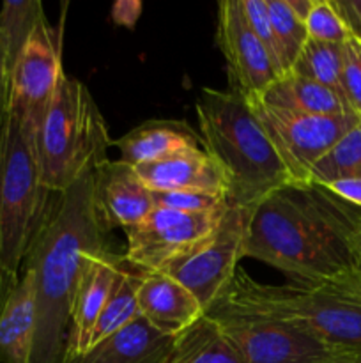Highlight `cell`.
Instances as JSON below:
<instances>
[{
	"instance_id": "6da1fadb",
	"label": "cell",
	"mask_w": 361,
	"mask_h": 363,
	"mask_svg": "<svg viewBox=\"0 0 361 363\" xmlns=\"http://www.w3.org/2000/svg\"><path fill=\"white\" fill-rule=\"evenodd\" d=\"M361 209L317 183H294L248 209L243 255L282 272L289 282H319L353 272Z\"/></svg>"
},
{
	"instance_id": "7a4b0ae2",
	"label": "cell",
	"mask_w": 361,
	"mask_h": 363,
	"mask_svg": "<svg viewBox=\"0 0 361 363\" xmlns=\"http://www.w3.org/2000/svg\"><path fill=\"white\" fill-rule=\"evenodd\" d=\"M92 172L50 202L25 257L23 268L30 269L35 286L30 363L62 362L71 307L85 266L94 255L112 252L110 229L96 206Z\"/></svg>"
},
{
	"instance_id": "3957f363",
	"label": "cell",
	"mask_w": 361,
	"mask_h": 363,
	"mask_svg": "<svg viewBox=\"0 0 361 363\" xmlns=\"http://www.w3.org/2000/svg\"><path fill=\"white\" fill-rule=\"evenodd\" d=\"M195 112L202 145L229 177L230 204L251 209L273 191L296 183L243 96L232 89L205 87Z\"/></svg>"
},
{
	"instance_id": "277c9868",
	"label": "cell",
	"mask_w": 361,
	"mask_h": 363,
	"mask_svg": "<svg viewBox=\"0 0 361 363\" xmlns=\"http://www.w3.org/2000/svg\"><path fill=\"white\" fill-rule=\"evenodd\" d=\"M219 300L285 319L329 346L361 354V273L356 269L319 282L269 286L239 268Z\"/></svg>"
},
{
	"instance_id": "5b68a950",
	"label": "cell",
	"mask_w": 361,
	"mask_h": 363,
	"mask_svg": "<svg viewBox=\"0 0 361 363\" xmlns=\"http://www.w3.org/2000/svg\"><path fill=\"white\" fill-rule=\"evenodd\" d=\"M112 138L94 98L76 78L62 74L35 135L41 183L64 194L106 158Z\"/></svg>"
},
{
	"instance_id": "8992f818",
	"label": "cell",
	"mask_w": 361,
	"mask_h": 363,
	"mask_svg": "<svg viewBox=\"0 0 361 363\" xmlns=\"http://www.w3.org/2000/svg\"><path fill=\"white\" fill-rule=\"evenodd\" d=\"M48 190L39 176L35 140L9 113L0 135V266L20 279L45 220Z\"/></svg>"
},
{
	"instance_id": "52a82bcc",
	"label": "cell",
	"mask_w": 361,
	"mask_h": 363,
	"mask_svg": "<svg viewBox=\"0 0 361 363\" xmlns=\"http://www.w3.org/2000/svg\"><path fill=\"white\" fill-rule=\"evenodd\" d=\"M237 344L246 363H361V354L329 346L285 319L218 300L207 311Z\"/></svg>"
},
{
	"instance_id": "ba28073f",
	"label": "cell",
	"mask_w": 361,
	"mask_h": 363,
	"mask_svg": "<svg viewBox=\"0 0 361 363\" xmlns=\"http://www.w3.org/2000/svg\"><path fill=\"white\" fill-rule=\"evenodd\" d=\"M246 225L248 209L229 202L216 229L159 272L186 287L207 314L239 269Z\"/></svg>"
},
{
	"instance_id": "9c48e42d",
	"label": "cell",
	"mask_w": 361,
	"mask_h": 363,
	"mask_svg": "<svg viewBox=\"0 0 361 363\" xmlns=\"http://www.w3.org/2000/svg\"><path fill=\"white\" fill-rule=\"evenodd\" d=\"M62 74V20L45 16L11 69L9 113L34 140Z\"/></svg>"
},
{
	"instance_id": "30bf717a",
	"label": "cell",
	"mask_w": 361,
	"mask_h": 363,
	"mask_svg": "<svg viewBox=\"0 0 361 363\" xmlns=\"http://www.w3.org/2000/svg\"><path fill=\"white\" fill-rule=\"evenodd\" d=\"M250 106L296 183H310V172L319 160L361 121L356 113L299 116L262 103H250Z\"/></svg>"
},
{
	"instance_id": "8fae6325",
	"label": "cell",
	"mask_w": 361,
	"mask_h": 363,
	"mask_svg": "<svg viewBox=\"0 0 361 363\" xmlns=\"http://www.w3.org/2000/svg\"><path fill=\"white\" fill-rule=\"evenodd\" d=\"M225 209L216 213H184L154 208L140 223L124 230L127 240L124 261L138 272H159L209 236Z\"/></svg>"
},
{
	"instance_id": "7c38bea8",
	"label": "cell",
	"mask_w": 361,
	"mask_h": 363,
	"mask_svg": "<svg viewBox=\"0 0 361 363\" xmlns=\"http://www.w3.org/2000/svg\"><path fill=\"white\" fill-rule=\"evenodd\" d=\"M216 43L225 57L230 89L246 101L260 98L282 74L248 25L241 0L218 4Z\"/></svg>"
},
{
	"instance_id": "4fadbf2b",
	"label": "cell",
	"mask_w": 361,
	"mask_h": 363,
	"mask_svg": "<svg viewBox=\"0 0 361 363\" xmlns=\"http://www.w3.org/2000/svg\"><path fill=\"white\" fill-rule=\"evenodd\" d=\"M94 199L108 229H130L154 209L152 191L134 167L120 160H105L92 172Z\"/></svg>"
},
{
	"instance_id": "5bb4252c",
	"label": "cell",
	"mask_w": 361,
	"mask_h": 363,
	"mask_svg": "<svg viewBox=\"0 0 361 363\" xmlns=\"http://www.w3.org/2000/svg\"><path fill=\"white\" fill-rule=\"evenodd\" d=\"M151 191L229 194V177L205 149H188L165 160L134 167Z\"/></svg>"
},
{
	"instance_id": "9a60e30c",
	"label": "cell",
	"mask_w": 361,
	"mask_h": 363,
	"mask_svg": "<svg viewBox=\"0 0 361 363\" xmlns=\"http://www.w3.org/2000/svg\"><path fill=\"white\" fill-rule=\"evenodd\" d=\"M137 301L142 318L168 337H177L205 314L197 298L163 272H138Z\"/></svg>"
},
{
	"instance_id": "2e32d148",
	"label": "cell",
	"mask_w": 361,
	"mask_h": 363,
	"mask_svg": "<svg viewBox=\"0 0 361 363\" xmlns=\"http://www.w3.org/2000/svg\"><path fill=\"white\" fill-rule=\"evenodd\" d=\"M122 266L124 257H117L113 252H105L88 259L71 307L66 353L84 351Z\"/></svg>"
},
{
	"instance_id": "e0dca14e",
	"label": "cell",
	"mask_w": 361,
	"mask_h": 363,
	"mask_svg": "<svg viewBox=\"0 0 361 363\" xmlns=\"http://www.w3.org/2000/svg\"><path fill=\"white\" fill-rule=\"evenodd\" d=\"M173 337L152 328L142 315L84 353H64L60 363H166Z\"/></svg>"
},
{
	"instance_id": "ac0fdd59",
	"label": "cell",
	"mask_w": 361,
	"mask_h": 363,
	"mask_svg": "<svg viewBox=\"0 0 361 363\" xmlns=\"http://www.w3.org/2000/svg\"><path fill=\"white\" fill-rule=\"evenodd\" d=\"M120 162L131 167L159 162L188 149H204L200 133L186 121L152 119L138 124L124 137L112 140Z\"/></svg>"
},
{
	"instance_id": "d6986e66",
	"label": "cell",
	"mask_w": 361,
	"mask_h": 363,
	"mask_svg": "<svg viewBox=\"0 0 361 363\" xmlns=\"http://www.w3.org/2000/svg\"><path fill=\"white\" fill-rule=\"evenodd\" d=\"M34 335V275L23 268L0 312V363H30Z\"/></svg>"
},
{
	"instance_id": "ffe728a7",
	"label": "cell",
	"mask_w": 361,
	"mask_h": 363,
	"mask_svg": "<svg viewBox=\"0 0 361 363\" xmlns=\"http://www.w3.org/2000/svg\"><path fill=\"white\" fill-rule=\"evenodd\" d=\"M283 112L299 116H345L353 113L342 94L296 73L280 77L255 101Z\"/></svg>"
},
{
	"instance_id": "44dd1931",
	"label": "cell",
	"mask_w": 361,
	"mask_h": 363,
	"mask_svg": "<svg viewBox=\"0 0 361 363\" xmlns=\"http://www.w3.org/2000/svg\"><path fill=\"white\" fill-rule=\"evenodd\" d=\"M166 363H246V360L219 323L204 314L190 328L173 337Z\"/></svg>"
},
{
	"instance_id": "7402d4cb",
	"label": "cell",
	"mask_w": 361,
	"mask_h": 363,
	"mask_svg": "<svg viewBox=\"0 0 361 363\" xmlns=\"http://www.w3.org/2000/svg\"><path fill=\"white\" fill-rule=\"evenodd\" d=\"M137 286L138 272H130L126 268V261H124L122 269L117 275L112 293H110L108 300H106L105 307H103L101 314H99L98 321H96L94 328H92L87 342H85L84 351H87L88 347L110 337L112 333L122 330L124 326H127L140 315L137 301Z\"/></svg>"
},
{
	"instance_id": "603a6c76",
	"label": "cell",
	"mask_w": 361,
	"mask_h": 363,
	"mask_svg": "<svg viewBox=\"0 0 361 363\" xmlns=\"http://www.w3.org/2000/svg\"><path fill=\"white\" fill-rule=\"evenodd\" d=\"M45 16L42 4L38 0H6L2 4L0 35L6 46L9 69H13L18 55Z\"/></svg>"
},
{
	"instance_id": "cb8c5ba5",
	"label": "cell",
	"mask_w": 361,
	"mask_h": 363,
	"mask_svg": "<svg viewBox=\"0 0 361 363\" xmlns=\"http://www.w3.org/2000/svg\"><path fill=\"white\" fill-rule=\"evenodd\" d=\"M342 67L343 45H331V43L306 39L290 71L304 78H310V80L333 89V91L343 96Z\"/></svg>"
},
{
	"instance_id": "d4e9b609",
	"label": "cell",
	"mask_w": 361,
	"mask_h": 363,
	"mask_svg": "<svg viewBox=\"0 0 361 363\" xmlns=\"http://www.w3.org/2000/svg\"><path fill=\"white\" fill-rule=\"evenodd\" d=\"M361 177V121L326 152L310 172V183L326 186L340 179Z\"/></svg>"
},
{
	"instance_id": "484cf974",
	"label": "cell",
	"mask_w": 361,
	"mask_h": 363,
	"mask_svg": "<svg viewBox=\"0 0 361 363\" xmlns=\"http://www.w3.org/2000/svg\"><path fill=\"white\" fill-rule=\"evenodd\" d=\"M265 6L287 74L292 69L297 55L306 43V25L303 18L292 9L289 0H265Z\"/></svg>"
},
{
	"instance_id": "4316f807",
	"label": "cell",
	"mask_w": 361,
	"mask_h": 363,
	"mask_svg": "<svg viewBox=\"0 0 361 363\" xmlns=\"http://www.w3.org/2000/svg\"><path fill=\"white\" fill-rule=\"evenodd\" d=\"M304 25L308 39L331 45H345L356 34L343 4L333 0H314Z\"/></svg>"
},
{
	"instance_id": "83f0119b",
	"label": "cell",
	"mask_w": 361,
	"mask_h": 363,
	"mask_svg": "<svg viewBox=\"0 0 361 363\" xmlns=\"http://www.w3.org/2000/svg\"><path fill=\"white\" fill-rule=\"evenodd\" d=\"M154 208H166L184 213H216L229 206L225 195L198 191H152Z\"/></svg>"
},
{
	"instance_id": "f1b7e54d",
	"label": "cell",
	"mask_w": 361,
	"mask_h": 363,
	"mask_svg": "<svg viewBox=\"0 0 361 363\" xmlns=\"http://www.w3.org/2000/svg\"><path fill=\"white\" fill-rule=\"evenodd\" d=\"M342 92L349 108L361 119V35L357 32L343 45Z\"/></svg>"
},
{
	"instance_id": "f546056e",
	"label": "cell",
	"mask_w": 361,
	"mask_h": 363,
	"mask_svg": "<svg viewBox=\"0 0 361 363\" xmlns=\"http://www.w3.org/2000/svg\"><path fill=\"white\" fill-rule=\"evenodd\" d=\"M241 9H243L244 18H246L248 25L253 30V34L257 35L262 46L268 50L269 57H271L275 66L278 67L280 74L283 77L285 74V67H283L282 53H280L278 43H276L275 30H273L271 18H269L265 0H241Z\"/></svg>"
},
{
	"instance_id": "4dcf8cb0",
	"label": "cell",
	"mask_w": 361,
	"mask_h": 363,
	"mask_svg": "<svg viewBox=\"0 0 361 363\" xmlns=\"http://www.w3.org/2000/svg\"><path fill=\"white\" fill-rule=\"evenodd\" d=\"M9 92H11V69L7 62L6 46L0 35V135L9 116Z\"/></svg>"
},
{
	"instance_id": "1f68e13d",
	"label": "cell",
	"mask_w": 361,
	"mask_h": 363,
	"mask_svg": "<svg viewBox=\"0 0 361 363\" xmlns=\"http://www.w3.org/2000/svg\"><path fill=\"white\" fill-rule=\"evenodd\" d=\"M331 194L340 197L342 201L349 202L354 208L361 209V177H354V179H340L335 183L326 184Z\"/></svg>"
},
{
	"instance_id": "d6a6232c",
	"label": "cell",
	"mask_w": 361,
	"mask_h": 363,
	"mask_svg": "<svg viewBox=\"0 0 361 363\" xmlns=\"http://www.w3.org/2000/svg\"><path fill=\"white\" fill-rule=\"evenodd\" d=\"M142 13V4L140 2H117L112 9L113 20L119 25H126V27H133L137 23V20L140 18Z\"/></svg>"
},
{
	"instance_id": "836d02e7",
	"label": "cell",
	"mask_w": 361,
	"mask_h": 363,
	"mask_svg": "<svg viewBox=\"0 0 361 363\" xmlns=\"http://www.w3.org/2000/svg\"><path fill=\"white\" fill-rule=\"evenodd\" d=\"M18 280L20 279H16V277H11L9 273H7L6 269L0 266V312H2L4 303H6L7 296H9V293L13 291V287L16 286Z\"/></svg>"
},
{
	"instance_id": "e575fe53",
	"label": "cell",
	"mask_w": 361,
	"mask_h": 363,
	"mask_svg": "<svg viewBox=\"0 0 361 363\" xmlns=\"http://www.w3.org/2000/svg\"><path fill=\"white\" fill-rule=\"evenodd\" d=\"M345 7V13L353 23L354 30L361 35V0H353V2H342Z\"/></svg>"
},
{
	"instance_id": "d590c367",
	"label": "cell",
	"mask_w": 361,
	"mask_h": 363,
	"mask_svg": "<svg viewBox=\"0 0 361 363\" xmlns=\"http://www.w3.org/2000/svg\"><path fill=\"white\" fill-rule=\"evenodd\" d=\"M353 261L354 269L361 273V229L353 238Z\"/></svg>"
}]
</instances>
